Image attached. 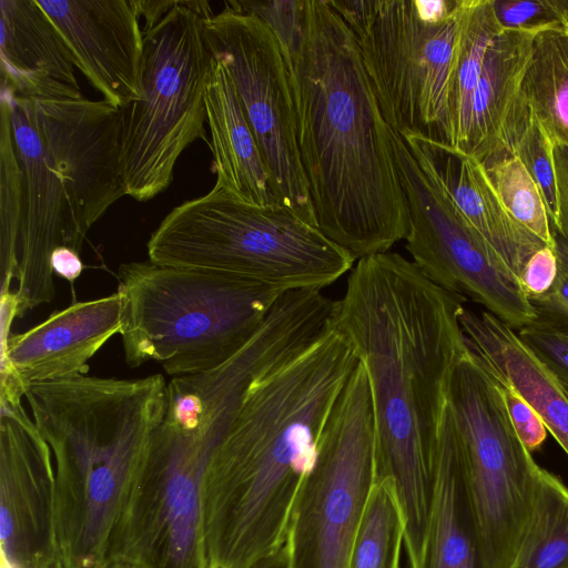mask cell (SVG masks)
Listing matches in <instances>:
<instances>
[{
    "label": "cell",
    "instance_id": "obj_1",
    "mask_svg": "<svg viewBox=\"0 0 568 568\" xmlns=\"http://www.w3.org/2000/svg\"><path fill=\"white\" fill-rule=\"evenodd\" d=\"M463 302L410 260L384 252L353 266L331 320L367 375L375 480L394 487L410 568L424 554L450 381L466 348Z\"/></svg>",
    "mask_w": 568,
    "mask_h": 568
},
{
    "label": "cell",
    "instance_id": "obj_2",
    "mask_svg": "<svg viewBox=\"0 0 568 568\" xmlns=\"http://www.w3.org/2000/svg\"><path fill=\"white\" fill-rule=\"evenodd\" d=\"M287 64L315 226L356 261L405 240L409 213L359 48L328 0L297 1L274 31Z\"/></svg>",
    "mask_w": 568,
    "mask_h": 568
},
{
    "label": "cell",
    "instance_id": "obj_3",
    "mask_svg": "<svg viewBox=\"0 0 568 568\" xmlns=\"http://www.w3.org/2000/svg\"><path fill=\"white\" fill-rule=\"evenodd\" d=\"M358 362L331 324L251 383L204 476V568H248L284 546L324 424Z\"/></svg>",
    "mask_w": 568,
    "mask_h": 568
},
{
    "label": "cell",
    "instance_id": "obj_4",
    "mask_svg": "<svg viewBox=\"0 0 568 568\" xmlns=\"http://www.w3.org/2000/svg\"><path fill=\"white\" fill-rule=\"evenodd\" d=\"M163 375L82 374L31 384L26 398L54 465L61 568H105L130 486L166 409Z\"/></svg>",
    "mask_w": 568,
    "mask_h": 568
},
{
    "label": "cell",
    "instance_id": "obj_5",
    "mask_svg": "<svg viewBox=\"0 0 568 568\" xmlns=\"http://www.w3.org/2000/svg\"><path fill=\"white\" fill-rule=\"evenodd\" d=\"M246 389L231 364L169 381L165 414L130 486L110 564L204 568L203 480Z\"/></svg>",
    "mask_w": 568,
    "mask_h": 568
},
{
    "label": "cell",
    "instance_id": "obj_6",
    "mask_svg": "<svg viewBox=\"0 0 568 568\" xmlns=\"http://www.w3.org/2000/svg\"><path fill=\"white\" fill-rule=\"evenodd\" d=\"M122 346L135 368L159 363L172 377L212 371L260 329L285 293L216 272L123 263L118 272Z\"/></svg>",
    "mask_w": 568,
    "mask_h": 568
},
{
    "label": "cell",
    "instance_id": "obj_7",
    "mask_svg": "<svg viewBox=\"0 0 568 568\" xmlns=\"http://www.w3.org/2000/svg\"><path fill=\"white\" fill-rule=\"evenodd\" d=\"M149 260L262 283L322 290L355 258L285 205L245 202L214 185L175 206L151 234Z\"/></svg>",
    "mask_w": 568,
    "mask_h": 568
},
{
    "label": "cell",
    "instance_id": "obj_8",
    "mask_svg": "<svg viewBox=\"0 0 568 568\" xmlns=\"http://www.w3.org/2000/svg\"><path fill=\"white\" fill-rule=\"evenodd\" d=\"M353 32L388 125L450 146L462 0H328Z\"/></svg>",
    "mask_w": 568,
    "mask_h": 568
},
{
    "label": "cell",
    "instance_id": "obj_9",
    "mask_svg": "<svg viewBox=\"0 0 568 568\" xmlns=\"http://www.w3.org/2000/svg\"><path fill=\"white\" fill-rule=\"evenodd\" d=\"M207 1L178 0L144 36L143 98L121 109L120 163L126 195L149 201L172 183L182 152L206 140L204 92L213 55Z\"/></svg>",
    "mask_w": 568,
    "mask_h": 568
},
{
    "label": "cell",
    "instance_id": "obj_10",
    "mask_svg": "<svg viewBox=\"0 0 568 568\" xmlns=\"http://www.w3.org/2000/svg\"><path fill=\"white\" fill-rule=\"evenodd\" d=\"M448 403L484 568H510L540 466L517 435L493 374L467 344L454 368Z\"/></svg>",
    "mask_w": 568,
    "mask_h": 568
},
{
    "label": "cell",
    "instance_id": "obj_11",
    "mask_svg": "<svg viewBox=\"0 0 568 568\" xmlns=\"http://www.w3.org/2000/svg\"><path fill=\"white\" fill-rule=\"evenodd\" d=\"M375 483L372 396L358 362L322 429L285 538L288 568H348Z\"/></svg>",
    "mask_w": 568,
    "mask_h": 568
},
{
    "label": "cell",
    "instance_id": "obj_12",
    "mask_svg": "<svg viewBox=\"0 0 568 568\" xmlns=\"http://www.w3.org/2000/svg\"><path fill=\"white\" fill-rule=\"evenodd\" d=\"M397 171L407 202L406 250L436 285L480 304L511 327L538 314L518 277L473 229L430 169L390 128Z\"/></svg>",
    "mask_w": 568,
    "mask_h": 568
},
{
    "label": "cell",
    "instance_id": "obj_13",
    "mask_svg": "<svg viewBox=\"0 0 568 568\" xmlns=\"http://www.w3.org/2000/svg\"><path fill=\"white\" fill-rule=\"evenodd\" d=\"M203 29L212 55L233 83L280 203L315 225L288 69L277 37L257 14L229 1L221 12L203 19Z\"/></svg>",
    "mask_w": 568,
    "mask_h": 568
},
{
    "label": "cell",
    "instance_id": "obj_14",
    "mask_svg": "<svg viewBox=\"0 0 568 568\" xmlns=\"http://www.w3.org/2000/svg\"><path fill=\"white\" fill-rule=\"evenodd\" d=\"M40 134L63 180L83 239L126 195L120 152L122 111L106 100L34 101Z\"/></svg>",
    "mask_w": 568,
    "mask_h": 568
},
{
    "label": "cell",
    "instance_id": "obj_15",
    "mask_svg": "<svg viewBox=\"0 0 568 568\" xmlns=\"http://www.w3.org/2000/svg\"><path fill=\"white\" fill-rule=\"evenodd\" d=\"M9 99L14 144L23 172V216L18 252L17 317L55 296L50 258L68 246L80 253L81 236L63 180L55 171L38 126L34 101Z\"/></svg>",
    "mask_w": 568,
    "mask_h": 568
},
{
    "label": "cell",
    "instance_id": "obj_16",
    "mask_svg": "<svg viewBox=\"0 0 568 568\" xmlns=\"http://www.w3.org/2000/svg\"><path fill=\"white\" fill-rule=\"evenodd\" d=\"M1 558L51 568L54 547L52 452L21 400L0 399Z\"/></svg>",
    "mask_w": 568,
    "mask_h": 568
},
{
    "label": "cell",
    "instance_id": "obj_17",
    "mask_svg": "<svg viewBox=\"0 0 568 568\" xmlns=\"http://www.w3.org/2000/svg\"><path fill=\"white\" fill-rule=\"evenodd\" d=\"M71 60L122 109L143 98L144 36L134 0H37Z\"/></svg>",
    "mask_w": 568,
    "mask_h": 568
},
{
    "label": "cell",
    "instance_id": "obj_18",
    "mask_svg": "<svg viewBox=\"0 0 568 568\" xmlns=\"http://www.w3.org/2000/svg\"><path fill=\"white\" fill-rule=\"evenodd\" d=\"M120 331L115 292L71 304L24 333L1 336L0 396L22 398L31 384L85 375L89 361Z\"/></svg>",
    "mask_w": 568,
    "mask_h": 568
},
{
    "label": "cell",
    "instance_id": "obj_19",
    "mask_svg": "<svg viewBox=\"0 0 568 568\" xmlns=\"http://www.w3.org/2000/svg\"><path fill=\"white\" fill-rule=\"evenodd\" d=\"M1 88L38 100L83 98L69 51L37 0L0 1Z\"/></svg>",
    "mask_w": 568,
    "mask_h": 568
},
{
    "label": "cell",
    "instance_id": "obj_20",
    "mask_svg": "<svg viewBox=\"0 0 568 568\" xmlns=\"http://www.w3.org/2000/svg\"><path fill=\"white\" fill-rule=\"evenodd\" d=\"M548 22L504 28L489 44L474 98L465 154L484 164L509 154L517 130L529 115L523 97L524 78L535 39Z\"/></svg>",
    "mask_w": 568,
    "mask_h": 568
},
{
    "label": "cell",
    "instance_id": "obj_21",
    "mask_svg": "<svg viewBox=\"0 0 568 568\" xmlns=\"http://www.w3.org/2000/svg\"><path fill=\"white\" fill-rule=\"evenodd\" d=\"M403 138L435 174L467 222L519 280L529 257L546 244L509 214L485 164L444 144Z\"/></svg>",
    "mask_w": 568,
    "mask_h": 568
},
{
    "label": "cell",
    "instance_id": "obj_22",
    "mask_svg": "<svg viewBox=\"0 0 568 568\" xmlns=\"http://www.w3.org/2000/svg\"><path fill=\"white\" fill-rule=\"evenodd\" d=\"M460 326L469 349L519 390L568 455V387L534 355L515 329L487 311L465 307Z\"/></svg>",
    "mask_w": 568,
    "mask_h": 568
},
{
    "label": "cell",
    "instance_id": "obj_23",
    "mask_svg": "<svg viewBox=\"0 0 568 568\" xmlns=\"http://www.w3.org/2000/svg\"><path fill=\"white\" fill-rule=\"evenodd\" d=\"M214 185L257 205L281 204L257 140L224 65L213 57L204 92ZM282 205V204H281Z\"/></svg>",
    "mask_w": 568,
    "mask_h": 568
},
{
    "label": "cell",
    "instance_id": "obj_24",
    "mask_svg": "<svg viewBox=\"0 0 568 568\" xmlns=\"http://www.w3.org/2000/svg\"><path fill=\"white\" fill-rule=\"evenodd\" d=\"M418 568H484L449 403L437 446L433 499Z\"/></svg>",
    "mask_w": 568,
    "mask_h": 568
},
{
    "label": "cell",
    "instance_id": "obj_25",
    "mask_svg": "<svg viewBox=\"0 0 568 568\" xmlns=\"http://www.w3.org/2000/svg\"><path fill=\"white\" fill-rule=\"evenodd\" d=\"M505 27L494 0H462L459 38L449 87L448 118L450 146L465 153L476 89L486 53Z\"/></svg>",
    "mask_w": 568,
    "mask_h": 568
},
{
    "label": "cell",
    "instance_id": "obj_26",
    "mask_svg": "<svg viewBox=\"0 0 568 568\" xmlns=\"http://www.w3.org/2000/svg\"><path fill=\"white\" fill-rule=\"evenodd\" d=\"M523 97L555 145L568 146V28L552 20L537 34Z\"/></svg>",
    "mask_w": 568,
    "mask_h": 568
},
{
    "label": "cell",
    "instance_id": "obj_27",
    "mask_svg": "<svg viewBox=\"0 0 568 568\" xmlns=\"http://www.w3.org/2000/svg\"><path fill=\"white\" fill-rule=\"evenodd\" d=\"M510 568H568V487L542 467Z\"/></svg>",
    "mask_w": 568,
    "mask_h": 568
},
{
    "label": "cell",
    "instance_id": "obj_28",
    "mask_svg": "<svg viewBox=\"0 0 568 568\" xmlns=\"http://www.w3.org/2000/svg\"><path fill=\"white\" fill-rule=\"evenodd\" d=\"M404 542L405 524L394 487L389 480H375L348 568H399Z\"/></svg>",
    "mask_w": 568,
    "mask_h": 568
},
{
    "label": "cell",
    "instance_id": "obj_29",
    "mask_svg": "<svg viewBox=\"0 0 568 568\" xmlns=\"http://www.w3.org/2000/svg\"><path fill=\"white\" fill-rule=\"evenodd\" d=\"M23 216V172L17 153L10 103L0 98V273L1 294L10 292L17 276L19 239Z\"/></svg>",
    "mask_w": 568,
    "mask_h": 568
},
{
    "label": "cell",
    "instance_id": "obj_30",
    "mask_svg": "<svg viewBox=\"0 0 568 568\" xmlns=\"http://www.w3.org/2000/svg\"><path fill=\"white\" fill-rule=\"evenodd\" d=\"M485 166L509 214L544 244L556 248L542 193L520 160L506 154Z\"/></svg>",
    "mask_w": 568,
    "mask_h": 568
},
{
    "label": "cell",
    "instance_id": "obj_31",
    "mask_svg": "<svg viewBox=\"0 0 568 568\" xmlns=\"http://www.w3.org/2000/svg\"><path fill=\"white\" fill-rule=\"evenodd\" d=\"M555 144L529 109V115L517 130L509 154L516 155L540 189L552 231L558 227V187L554 159Z\"/></svg>",
    "mask_w": 568,
    "mask_h": 568
},
{
    "label": "cell",
    "instance_id": "obj_32",
    "mask_svg": "<svg viewBox=\"0 0 568 568\" xmlns=\"http://www.w3.org/2000/svg\"><path fill=\"white\" fill-rule=\"evenodd\" d=\"M520 341L568 387V331L542 318L517 332Z\"/></svg>",
    "mask_w": 568,
    "mask_h": 568
},
{
    "label": "cell",
    "instance_id": "obj_33",
    "mask_svg": "<svg viewBox=\"0 0 568 568\" xmlns=\"http://www.w3.org/2000/svg\"><path fill=\"white\" fill-rule=\"evenodd\" d=\"M488 371L500 389L510 422L520 440L529 453L538 450L545 443L548 432L540 416L506 377L489 368Z\"/></svg>",
    "mask_w": 568,
    "mask_h": 568
},
{
    "label": "cell",
    "instance_id": "obj_34",
    "mask_svg": "<svg viewBox=\"0 0 568 568\" xmlns=\"http://www.w3.org/2000/svg\"><path fill=\"white\" fill-rule=\"evenodd\" d=\"M558 276L552 287L545 294L530 297V302L542 317L568 331V244L556 236Z\"/></svg>",
    "mask_w": 568,
    "mask_h": 568
},
{
    "label": "cell",
    "instance_id": "obj_35",
    "mask_svg": "<svg viewBox=\"0 0 568 568\" xmlns=\"http://www.w3.org/2000/svg\"><path fill=\"white\" fill-rule=\"evenodd\" d=\"M558 255L556 248L544 245L525 264L519 282L530 298L547 293L558 276Z\"/></svg>",
    "mask_w": 568,
    "mask_h": 568
},
{
    "label": "cell",
    "instance_id": "obj_36",
    "mask_svg": "<svg viewBox=\"0 0 568 568\" xmlns=\"http://www.w3.org/2000/svg\"><path fill=\"white\" fill-rule=\"evenodd\" d=\"M495 9L505 28L527 27L556 20L548 0L495 1Z\"/></svg>",
    "mask_w": 568,
    "mask_h": 568
},
{
    "label": "cell",
    "instance_id": "obj_37",
    "mask_svg": "<svg viewBox=\"0 0 568 568\" xmlns=\"http://www.w3.org/2000/svg\"><path fill=\"white\" fill-rule=\"evenodd\" d=\"M554 159L558 187L559 220L555 235L568 244V146L555 145Z\"/></svg>",
    "mask_w": 568,
    "mask_h": 568
},
{
    "label": "cell",
    "instance_id": "obj_38",
    "mask_svg": "<svg viewBox=\"0 0 568 568\" xmlns=\"http://www.w3.org/2000/svg\"><path fill=\"white\" fill-rule=\"evenodd\" d=\"M50 263L53 273L70 282L77 280L83 270L80 253L68 246L55 248L51 255Z\"/></svg>",
    "mask_w": 568,
    "mask_h": 568
},
{
    "label": "cell",
    "instance_id": "obj_39",
    "mask_svg": "<svg viewBox=\"0 0 568 568\" xmlns=\"http://www.w3.org/2000/svg\"><path fill=\"white\" fill-rule=\"evenodd\" d=\"M139 16L144 19L143 31L156 26L162 18L178 3V0H134Z\"/></svg>",
    "mask_w": 568,
    "mask_h": 568
},
{
    "label": "cell",
    "instance_id": "obj_40",
    "mask_svg": "<svg viewBox=\"0 0 568 568\" xmlns=\"http://www.w3.org/2000/svg\"><path fill=\"white\" fill-rule=\"evenodd\" d=\"M248 568H288V559L285 546H283L276 552L254 562Z\"/></svg>",
    "mask_w": 568,
    "mask_h": 568
},
{
    "label": "cell",
    "instance_id": "obj_41",
    "mask_svg": "<svg viewBox=\"0 0 568 568\" xmlns=\"http://www.w3.org/2000/svg\"><path fill=\"white\" fill-rule=\"evenodd\" d=\"M105 568H136V567L131 566L125 562L114 561V562L109 564Z\"/></svg>",
    "mask_w": 568,
    "mask_h": 568
},
{
    "label": "cell",
    "instance_id": "obj_42",
    "mask_svg": "<svg viewBox=\"0 0 568 568\" xmlns=\"http://www.w3.org/2000/svg\"><path fill=\"white\" fill-rule=\"evenodd\" d=\"M559 20L568 28V9L559 14Z\"/></svg>",
    "mask_w": 568,
    "mask_h": 568
},
{
    "label": "cell",
    "instance_id": "obj_43",
    "mask_svg": "<svg viewBox=\"0 0 568 568\" xmlns=\"http://www.w3.org/2000/svg\"><path fill=\"white\" fill-rule=\"evenodd\" d=\"M1 568H17L12 564H10L8 560L1 558Z\"/></svg>",
    "mask_w": 568,
    "mask_h": 568
},
{
    "label": "cell",
    "instance_id": "obj_44",
    "mask_svg": "<svg viewBox=\"0 0 568 568\" xmlns=\"http://www.w3.org/2000/svg\"><path fill=\"white\" fill-rule=\"evenodd\" d=\"M51 568H61V567H60L59 565H57V564H55V565H54V566H52Z\"/></svg>",
    "mask_w": 568,
    "mask_h": 568
}]
</instances>
